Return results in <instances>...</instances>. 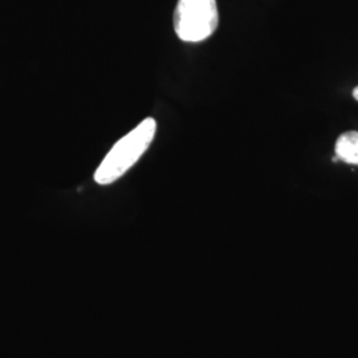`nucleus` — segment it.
<instances>
[{
  "instance_id": "20e7f679",
  "label": "nucleus",
  "mask_w": 358,
  "mask_h": 358,
  "mask_svg": "<svg viewBox=\"0 0 358 358\" xmlns=\"http://www.w3.org/2000/svg\"><path fill=\"white\" fill-rule=\"evenodd\" d=\"M353 96H355V99L358 101V87L356 90H353Z\"/></svg>"
},
{
  "instance_id": "f03ea898",
  "label": "nucleus",
  "mask_w": 358,
  "mask_h": 358,
  "mask_svg": "<svg viewBox=\"0 0 358 358\" xmlns=\"http://www.w3.org/2000/svg\"><path fill=\"white\" fill-rule=\"evenodd\" d=\"M217 0H178L174 29L182 41H203L217 31Z\"/></svg>"
},
{
  "instance_id": "7ed1b4c3",
  "label": "nucleus",
  "mask_w": 358,
  "mask_h": 358,
  "mask_svg": "<svg viewBox=\"0 0 358 358\" xmlns=\"http://www.w3.org/2000/svg\"><path fill=\"white\" fill-rule=\"evenodd\" d=\"M334 161L341 159L346 164L358 166V131H346L336 142Z\"/></svg>"
},
{
  "instance_id": "f257e3e1",
  "label": "nucleus",
  "mask_w": 358,
  "mask_h": 358,
  "mask_svg": "<svg viewBox=\"0 0 358 358\" xmlns=\"http://www.w3.org/2000/svg\"><path fill=\"white\" fill-rule=\"evenodd\" d=\"M155 131L157 122L149 117L143 120L138 127L129 131L125 137L115 142V146L105 155L101 165L96 170L94 180L99 185H110L121 178L149 149Z\"/></svg>"
}]
</instances>
